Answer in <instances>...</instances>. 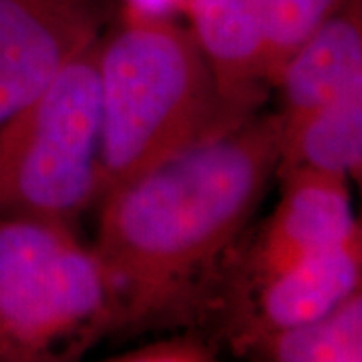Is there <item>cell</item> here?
I'll list each match as a JSON object with an SVG mask.
<instances>
[{
	"label": "cell",
	"mask_w": 362,
	"mask_h": 362,
	"mask_svg": "<svg viewBox=\"0 0 362 362\" xmlns=\"http://www.w3.org/2000/svg\"><path fill=\"white\" fill-rule=\"evenodd\" d=\"M183 16L226 103L254 115L270 89L262 0H185Z\"/></svg>",
	"instance_id": "cell-8"
},
{
	"label": "cell",
	"mask_w": 362,
	"mask_h": 362,
	"mask_svg": "<svg viewBox=\"0 0 362 362\" xmlns=\"http://www.w3.org/2000/svg\"><path fill=\"white\" fill-rule=\"evenodd\" d=\"M362 292V232L268 278L252 282L235 340L244 350L254 340L320 320Z\"/></svg>",
	"instance_id": "cell-7"
},
{
	"label": "cell",
	"mask_w": 362,
	"mask_h": 362,
	"mask_svg": "<svg viewBox=\"0 0 362 362\" xmlns=\"http://www.w3.org/2000/svg\"><path fill=\"white\" fill-rule=\"evenodd\" d=\"M362 83V0H344L286 59L274 89L290 121Z\"/></svg>",
	"instance_id": "cell-9"
},
{
	"label": "cell",
	"mask_w": 362,
	"mask_h": 362,
	"mask_svg": "<svg viewBox=\"0 0 362 362\" xmlns=\"http://www.w3.org/2000/svg\"><path fill=\"white\" fill-rule=\"evenodd\" d=\"M95 52L97 45L0 123V216L75 221L101 199Z\"/></svg>",
	"instance_id": "cell-4"
},
{
	"label": "cell",
	"mask_w": 362,
	"mask_h": 362,
	"mask_svg": "<svg viewBox=\"0 0 362 362\" xmlns=\"http://www.w3.org/2000/svg\"><path fill=\"white\" fill-rule=\"evenodd\" d=\"M185 0H123V11L147 14V16H169L183 14Z\"/></svg>",
	"instance_id": "cell-14"
},
{
	"label": "cell",
	"mask_w": 362,
	"mask_h": 362,
	"mask_svg": "<svg viewBox=\"0 0 362 362\" xmlns=\"http://www.w3.org/2000/svg\"><path fill=\"white\" fill-rule=\"evenodd\" d=\"M109 0H0V123L97 45Z\"/></svg>",
	"instance_id": "cell-5"
},
{
	"label": "cell",
	"mask_w": 362,
	"mask_h": 362,
	"mask_svg": "<svg viewBox=\"0 0 362 362\" xmlns=\"http://www.w3.org/2000/svg\"><path fill=\"white\" fill-rule=\"evenodd\" d=\"M344 0H262L266 30V77L274 85L286 59Z\"/></svg>",
	"instance_id": "cell-12"
},
{
	"label": "cell",
	"mask_w": 362,
	"mask_h": 362,
	"mask_svg": "<svg viewBox=\"0 0 362 362\" xmlns=\"http://www.w3.org/2000/svg\"><path fill=\"white\" fill-rule=\"evenodd\" d=\"M280 125L278 171L300 168L361 180L362 83Z\"/></svg>",
	"instance_id": "cell-10"
},
{
	"label": "cell",
	"mask_w": 362,
	"mask_h": 362,
	"mask_svg": "<svg viewBox=\"0 0 362 362\" xmlns=\"http://www.w3.org/2000/svg\"><path fill=\"white\" fill-rule=\"evenodd\" d=\"M103 362H218V358L197 338L180 337L131 350Z\"/></svg>",
	"instance_id": "cell-13"
},
{
	"label": "cell",
	"mask_w": 362,
	"mask_h": 362,
	"mask_svg": "<svg viewBox=\"0 0 362 362\" xmlns=\"http://www.w3.org/2000/svg\"><path fill=\"white\" fill-rule=\"evenodd\" d=\"M95 61L103 194L250 117L226 103L175 18L121 8Z\"/></svg>",
	"instance_id": "cell-2"
},
{
	"label": "cell",
	"mask_w": 362,
	"mask_h": 362,
	"mask_svg": "<svg viewBox=\"0 0 362 362\" xmlns=\"http://www.w3.org/2000/svg\"><path fill=\"white\" fill-rule=\"evenodd\" d=\"M115 330L119 292L75 221L0 216V362H78Z\"/></svg>",
	"instance_id": "cell-3"
},
{
	"label": "cell",
	"mask_w": 362,
	"mask_h": 362,
	"mask_svg": "<svg viewBox=\"0 0 362 362\" xmlns=\"http://www.w3.org/2000/svg\"><path fill=\"white\" fill-rule=\"evenodd\" d=\"M280 202L247 262L250 284L361 233L349 181L312 169H282Z\"/></svg>",
	"instance_id": "cell-6"
},
{
	"label": "cell",
	"mask_w": 362,
	"mask_h": 362,
	"mask_svg": "<svg viewBox=\"0 0 362 362\" xmlns=\"http://www.w3.org/2000/svg\"><path fill=\"white\" fill-rule=\"evenodd\" d=\"M244 352L250 362H362V292L320 320L266 334Z\"/></svg>",
	"instance_id": "cell-11"
},
{
	"label": "cell",
	"mask_w": 362,
	"mask_h": 362,
	"mask_svg": "<svg viewBox=\"0 0 362 362\" xmlns=\"http://www.w3.org/2000/svg\"><path fill=\"white\" fill-rule=\"evenodd\" d=\"M280 117L238 125L107 189L93 244L123 308V328L183 322L280 163Z\"/></svg>",
	"instance_id": "cell-1"
}]
</instances>
